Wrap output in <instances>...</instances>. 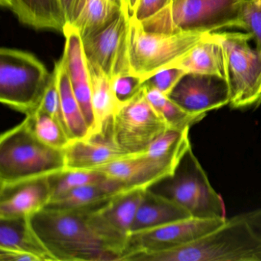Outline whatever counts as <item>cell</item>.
I'll return each mask as SVG.
<instances>
[{
    "mask_svg": "<svg viewBox=\"0 0 261 261\" xmlns=\"http://www.w3.org/2000/svg\"><path fill=\"white\" fill-rule=\"evenodd\" d=\"M123 261H261V208L226 219L187 245L135 253Z\"/></svg>",
    "mask_w": 261,
    "mask_h": 261,
    "instance_id": "1",
    "label": "cell"
},
{
    "mask_svg": "<svg viewBox=\"0 0 261 261\" xmlns=\"http://www.w3.org/2000/svg\"><path fill=\"white\" fill-rule=\"evenodd\" d=\"M87 216L44 207L30 220L55 261H120L118 253L91 227Z\"/></svg>",
    "mask_w": 261,
    "mask_h": 261,
    "instance_id": "2",
    "label": "cell"
},
{
    "mask_svg": "<svg viewBox=\"0 0 261 261\" xmlns=\"http://www.w3.org/2000/svg\"><path fill=\"white\" fill-rule=\"evenodd\" d=\"M65 169L63 150L37 140L25 120L0 137V191Z\"/></svg>",
    "mask_w": 261,
    "mask_h": 261,
    "instance_id": "3",
    "label": "cell"
},
{
    "mask_svg": "<svg viewBox=\"0 0 261 261\" xmlns=\"http://www.w3.org/2000/svg\"><path fill=\"white\" fill-rule=\"evenodd\" d=\"M207 33H152L146 31L141 22L130 16L128 33L129 72L144 82L162 70L173 68Z\"/></svg>",
    "mask_w": 261,
    "mask_h": 261,
    "instance_id": "4",
    "label": "cell"
},
{
    "mask_svg": "<svg viewBox=\"0 0 261 261\" xmlns=\"http://www.w3.org/2000/svg\"><path fill=\"white\" fill-rule=\"evenodd\" d=\"M198 218H225L224 203L215 192L192 145L180 159L172 175L149 188Z\"/></svg>",
    "mask_w": 261,
    "mask_h": 261,
    "instance_id": "5",
    "label": "cell"
},
{
    "mask_svg": "<svg viewBox=\"0 0 261 261\" xmlns=\"http://www.w3.org/2000/svg\"><path fill=\"white\" fill-rule=\"evenodd\" d=\"M243 0H172L152 17L141 22L146 31L175 33H214L235 28Z\"/></svg>",
    "mask_w": 261,
    "mask_h": 261,
    "instance_id": "6",
    "label": "cell"
},
{
    "mask_svg": "<svg viewBox=\"0 0 261 261\" xmlns=\"http://www.w3.org/2000/svg\"><path fill=\"white\" fill-rule=\"evenodd\" d=\"M210 35L224 53L230 108H257L261 105V53L250 45L251 34L214 32Z\"/></svg>",
    "mask_w": 261,
    "mask_h": 261,
    "instance_id": "7",
    "label": "cell"
},
{
    "mask_svg": "<svg viewBox=\"0 0 261 261\" xmlns=\"http://www.w3.org/2000/svg\"><path fill=\"white\" fill-rule=\"evenodd\" d=\"M51 73L35 55L14 48L0 50V101L27 114L39 106Z\"/></svg>",
    "mask_w": 261,
    "mask_h": 261,
    "instance_id": "8",
    "label": "cell"
},
{
    "mask_svg": "<svg viewBox=\"0 0 261 261\" xmlns=\"http://www.w3.org/2000/svg\"><path fill=\"white\" fill-rule=\"evenodd\" d=\"M167 123L146 98L144 88L121 105L112 117L110 137L126 155L144 153L149 145L166 129Z\"/></svg>",
    "mask_w": 261,
    "mask_h": 261,
    "instance_id": "9",
    "label": "cell"
},
{
    "mask_svg": "<svg viewBox=\"0 0 261 261\" xmlns=\"http://www.w3.org/2000/svg\"><path fill=\"white\" fill-rule=\"evenodd\" d=\"M130 15L126 7L105 27L82 38L87 61L100 67L111 79L130 74L128 33Z\"/></svg>",
    "mask_w": 261,
    "mask_h": 261,
    "instance_id": "10",
    "label": "cell"
},
{
    "mask_svg": "<svg viewBox=\"0 0 261 261\" xmlns=\"http://www.w3.org/2000/svg\"><path fill=\"white\" fill-rule=\"evenodd\" d=\"M226 218L190 217L161 227L131 233L120 261L132 254L164 251L191 244L224 224Z\"/></svg>",
    "mask_w": 261,
    "mask_h": 261,
    "instance_id": "11",
    "label": "cell"
},
{
    "mask_svg": "<svg viewBox=\"0 0 261 261\" xmlns=\"http://www.w3.org/2000/svg\"><path fill=\"white\" fill-rule=\"evenodd\" d=\"M146 189H133L111 200L103 208L88 215V222L120 256L130 235L131 227Z\"/></svg>",
    "mask_w": 261,
    "mask_h": 261,
    "instance_id": "12",
    "label": "cell"
},
{
    "mask_svg": "<svg viewBox=\"0 0 261 261\" xmlns=\"http://www.w3.org/2000/svg\"><path fill=\"white\" fill-rule=\"evenodd\" d=\"M181 158H154L145 153L126 155L94 169L118 180L129 189H147L172 175Z\"/></svg>",
    "mask_w": 261,
    "mask_h": 261,
    "instance_id": "13",
    "label": "cell"
},
{
    "mask_svg": "<svg viewBox=\"0 0 261 261\" xmlns=\"http://www.w3.org/2000/svg\"><path fill=\"white\" fill-rule=\"evenodd\" d=\"M169 97L183 110L195 115L206 114L230 102L225 79L207 74H186Z\"/></svg>",
    "mask_w": 261,
    "mask_h": 261,
    "instance_id": "14",
    "label": "cell"
},
{
    "mask_svg": "<svg viewBox=\"0 0 261 261\" xmlns=\"http://www.w3.org/2000/svg\"><path fill=\"white\" fill-rule=\"evenodd\" d=\"M65 37L62 59L65 62L74 95L82 108L91 136L96 132V119L92 105L91 79L88 62L84 53L82 38L79 30L67 24L63 31Z\"/></svg>",
    "mask_w": 261,
    "mask_h": 261,
    "instance_id": "15",
    "label": "cell"
},
{
    "mask_svg": "<svg viewBox=\"0 0 261 261\" xmlns=\"http://www.w3.org/2000/svg\"><path fill=\"white\" fill-rule=\"evenodd\" d=\"M130 190L133 189H128L118 180L108 177L102 182L74 189L50 201L45 207L90 215L103 208L115 197Z\"/></svg>",
    "mask_w": 261,
    "mask_h": 261,
    "instance_id": "16",
    "label": "cell"
},
{
    "mask_svg": "<svg viewBox=\"0 0 261 261\" xmlns=\"http://www.w3.org/2000/svg\"><path fill=\"white\" fill-rule=\"evenodd\" d=\"M0 219L30 217L45 207L51 200L48 177L38 178L0 191Z\"/></svg>",
    "mask_w": 261,
    "mask_h": 261,
    "instance_id": "17",
    "label": "cell"
},
{
    "mask_svg": "<svg viewBox=\"0 0 261 261\" xmlns=\"http://www.w3.org/2000/svg\"><path fill=\"white\" fill-rule=\"evenodd\" d=\"M63 152L65 169H94L126 155L109 137L97 134L71 140Z\"/></svg>",
    "mask_w": 261,
    "mask_h": 261,
    "instance_id": "18",
    "label": "cell"
},
{
    "mask_svg": "<svg viewBox=\"0 0 261 261\" xmlns=\"http://www.w3.org/2000/svg\"><path fill=\"white\" fill-rule=\"evenodd\" d=\"M18 20L36 30H53L63 33L66 17L61 0H0Z\"/></svg>",
    "mask_w": 261,
    "mask_h": 261,
    "instance_id": "19",
    "label": "cell"
},
{
    "mask_svg": "<svg viewBox=\"0 0 261 261\" xmlns=\"http://www.w3.org/2000/svg\"><path fill=\"white\" fill-rule=\"evenodd\" d=\"M190 217V214L176 203L147 189L136 214L130 234Z\"/></svg>",
    "mask_w": 261,
    "mask_h": 261,
    "instance_id": "20",
    "label": "cell"
},
{
    "mask_svg": "<svg viewBox=\"0 0 261 261\" xmlns=\"http://www.w3.org/2000/svg\"><path fill=\"white\" fill-rule=\"evenodd\" d=\"M88 67L91 79L93 109L96 119L94 135L110 137L111 120L120 105L114 96L111 77L94 64L88 62Z\"/></svg>",
    "mask_w": 261,
    "mask_h": 261,
    "instance_id": "21",
    "label": "cell"
},
{
    "mask_svg": "<svg viewBox=\"0 0 261 261\" xmlns=\"http://www.w3.org/2000/svg\"><path fill=\"white\" fill-rule=\"evenodd\" d=\"M207 33L173 68L186 74H207L225 79V62L222 48Z\"/></svg>",
    "mask_w": 261,
    "mask_h": 261,
    "instance_id": "22",
    "label": "cell"
},
{
    "mask_svg": "<svg viewBox=\"0 0 261 261\" xmlns=\"http://www.w3.org/2000/svg\"><path fill=\"white\" fill-rule=\"evenodd\" d=\"M0 247L29 252L43 261H55L33 230L30 217L0 219Z\"/></svg>",
    "mask_w": 261,
    "mask_h": 261,
    "instance_id": "23",
    "label": "cell"
},
{
    "mask_svg": "<svg viewBox=\"0 0 261 261\" xmlns=\"http://www.w3.org/2000/svg\"><path fill=\"white\" fill-rule=\"evenodd\" d=\"M58 87L60 94L62 113L71 140L91 137V133L74 95L66 66L62 58L55 65Z\"/></svg>",
    "mask_w": 261,
    "mask_h": 261,
    "instance_id": "24",
    "label": "cell"
},
{
    "mask_svg": "<svg viewBox=\"0 0 261 261\" xmlns=\"http://www.w3.org/2000/svg\"><path fill=\"white\" fill-rule=\"evenodd\" d=\"M124 7L123 0H88L83 11L70 25L84 38L105 27Z\"/></svg>",
    "mask_w": 261,
    "mask_h": 261,
    "instance_id": "25",
    "label": "cell"
},
{
    "mask_svg": "<svg viewBox=\"0 0 261 261\" xmlns=\"http://www.w3.org/2000/svg\"><path fill=\"white\" fill-rule=\"evenodd\" d=\"M145 94L155 111L167 123L169 128L176 129H190L191 126L201 121L206 114H189L178 106L169 96L153 88L145 87Z\"/></svg>",
    "mask_w": 261,
    "mask_h": 261,
    "instance_id": "26",
    "label": "cell"
},
{
    "mask_svg": "<svg viewBox=\"0 0 261 261\" xmlns=\"http://www.w3.org/2000/svg\"><path fill=\"white\" fill-rule=\"evenodd\" d=\"M24 119L29 129L39 141L53 149L63 150L71 141L63 126L49 114L36 110Z\"/></svg>",
    "mask_w": 261,
    "mask_h": 261,
    "instance_id": "27",
    "label": "cell"
},
{
    "mask_svg": "<svg viewBox=\"0 0 261 261\" xmlns=\"http://www.w3.org/2000/svg\"><path fill=\"white\" fill-rule=\"evenodd\" d=\"M107 178L106 175L94 169H64L48 177L51 189L50 201L77 188L102 182Z\"/></svg>",
    "mask_w": 261,
    "mask_h": 261,
    "instance_id": "28",
    "label": "cell"
},
{
    "mask_svg": "<svg viewBox=\"0 0 261 261\" xmlns=\"http://www.w3.org/2000/svg\"><path fill=\"white\" fill-rule=\"evenodd\" d=\"M235 28L251 34L255 48L261 53V0H243Z\"/></svg>",
    "mask_w": 261,
    "mask_h": 261,
    "instance_id": "29",
    "label": "cell"
},
{
    "mask_svg": "<svg viewBox=\"0 0 261 261\" xmlns=\"http://www.w3.org/2000/svg\"><path fill=\"white\" fill-rule=\"evenodd\" d=\"M36 110L43 111V112L46 113V114H49L50 116L54 117L63 126L67 134H68L66 123H65L63 113H62V103H61L60 94H59V87H58L57 79H56V73L54 71L51 72V77L49 83L47 86L40 103ZM68 136H69V134H68Z\"/></svg>",
    "mask_w": 261,
    "mask_h": 261,
    "instance_id": "30",
    "label": "cell"
},
{
    "mask_svg": "<svg viewBox=\"0 0 261 261\" xmlns=\"http://www.w3.org/2000/svg\"><path fill=\"white\" fill-rule=\"evenodd\" d=\"M111 82L114 96L120 107L132 100L143 88L142 79L132 74L115 76L111 79Z\"/></svg>",
    "mask_w": 261,
    "mask_h": 261,
    "instance_id": "31",
    "label": "cell"
},
{
    "mask_svg": "<svg viewBox=\"0 0 261 261\" xmlns=\"http://www.w3.org/2000/svg\"><path fill=\"white\" fill-rule=\"evenodd\" d=\"M186 74L184 71L178 68H166L145 81L143 85L146 88H153L169 96Z\"/></svg>",
    "mask_w": 261,
    "mask_h": 261,
    "instance_id": "32",
    "label": "cell"
},
{
    "mask_svg": "<svg viewBox=\"0 0 261 261\" xmlns=\"http://www.w3.org/2000/svg\"><path fill=\"white\" fill-rule=\"evenodd\" d=\"M172 0H140L133 17L138 22L143 21L161 11L165 7L172 3Z\"/></svg>",
    "mask_w": 261,
    "mask_h": 261,
    "instance_id": "33",
    "label": "cell"
},
{
    "mask_svg": "<svg viewBox=\"0 0 261 261\" xmlns=\"http://www.w3.org/2000/svg\"><path fill=\"white\" fill-rule=\"evenodd\" d=\"M1 261H43L37 255L22 250L0 247Z\"/></svg>",
    "mask_w": 261,
    "mask_h": 261,
    "instance_id": "34",
    "label": "cell"
},
{
    "mask_svg": "<svg viewBox=\"0 0 261 261\" xmlns=\"http://www.w3.org/2000/svg\"><path fill=\"white\" fill-rule=\"evenodd\" d=\"M61 1H62V7H63L65 17H66L67 23H68L71 19L74 0H61Z\"/></svg>",
    "mask_w": 261,
    "mask_h": 261,
    "instance_id": "35",
    "label": "cell"
},
{
    "mask_svg": "<svg viewBox=\"0 0 261 261\" xmlns=\"http://www.w3.org/2000/svg\"><path fill=\"white\" fill-rule=\"evenodd\" d=\"M139 3H140V0H128V10H129L130 16H132L134 13H135L136 9H137Z\"/></svg>",
    "mask_w": 261,
    "mask_h": 261,
    "instance_id": "36",
    "label": "cell"
},
{
    "mask_svg": "<svg viewBox=\"0 0 261 261\" xmlns=\"http://www.w3.org/2000/svg\"><path fill=\"white\" fill-rule=\"evenodd\" d=\"M123 4H124V5L126 6V7H127V8H128V7H127L128 0H123Z\"/></svg>",
    "mask_w": 261,
    "mask_h": 261,
    "instance_id": "37",
    "label": "cell"
}]
</instances>
